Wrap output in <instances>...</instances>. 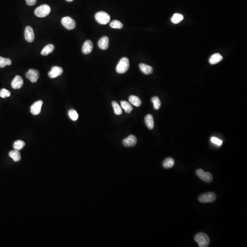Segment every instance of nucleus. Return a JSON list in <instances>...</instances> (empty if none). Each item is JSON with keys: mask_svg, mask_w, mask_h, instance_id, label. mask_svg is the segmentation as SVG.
Wrapping results in <instances>:
<instances>
[{"mask_svg": "<svg viewBox=\"0 0 247 247\" xmlns=\"http://www.w3.org/2000/svg\"><path fill=\"white\" fill-rule=\"evenodd\" d=\"M63 71L62 67L57 66H53L51 68V71L48 73V76L51 78H55L61 75L62 74Z\"/></svg>", "mask_w": 247, "mask_h": 247, "instance_id": "9b49d317", "label": "nucleus"}, {"mask_svg": "<svg viewBox=\"0 0 247 247\" xmlns=\"http://www.w3.org/2000/svg\"><path fill=\"white\" fill-rule=\"evenodd\" d=\"M174 164V160L172 158H168L164 160L163 167L165 168H170L173 167Z\"/></svg>", "mask_w": 247, "mask_h": 247, "instance_id": "5701e85b", "label": "nucleus"}, {"mask_svg": "<svg viewBox=\"0 0 247 247\" xmlns=\"http://www.w3.org/2000/svg\"><path fill=\"white\" fill-rule=\"evenodd\" d=\"M24 36L26 41L31 43L35 39V34L32 28L30 26H27L25 29Z\"/></svg>", "mask_w": 247, "mask_h": 247, "instance_id": "1a4fd4ad", "label": "nucleus"}, {"mask_svg": "<svg viewBox=\"0 0 247 247\" xmlns=\"http://www.w3.org/2000/svg\"><path fill=\"white\" fill-rule=\"evenodd\" d=\"M24 84L23 78L19 76H16L12 80L11 83L12 88L15 89H21Z\"/></svg>", "mask_w": 247, "mask_h": 247, "instance_id": "ddd939ff", "label": "nucleus"}, {"mask_svg": "<svg viewBox=\"0 0 247 247\" xmlns=\"http://www.w3.org/2000/svg\"><path fill=\"white\" fill-rule=\"evenodd\" d=\"M223 57L219 53H215L210 56L209 59V62L212 65L217 64L219 62L222 61Z\"/></svg>", "mask_w": 247, "mask_h": 247, "instance_id": "dca6fc26", "label": "nucleus"}, {"mask_svg": "<svg viewBox=\"0 0 247 247\" xmlns=\"http://www.w3.org/2000/svg\"><path fill=\"white\" fill-rule=\"evenodd\" d=\"M25 143L24 141L19 140L16 141L13 144V148L15 150L19 151L25 146Z\"/></svg>", "mask_w": 247, "mask_h": 247, "instance_id": "cd10ccee", "label": "nucleus"}, {"mask_svg": "<svg viewBox=\"0 0 247 247\" xmlns=\"http://www.w3.org/2000/svg\"><path fill=\"white\" fill-rule=\"evenodd\" d=\"M26 77L31 82L35 83L39 79V71L35 69H30L26 73Z\"/></svg>", "mask_w": 247, "mask_h": 247, "instance_id": "6e6552de", "label": "nucleus"}, {"mask_svg": "<svg viewBox=\"0 0 247 247\" xmlns=\"http://www.w3.org/2000/svg\"><path fill=\"white\" fill-rule=\"evenodd\" d=\"M152 102L153 104V107L156 110H158L161 106V101L158 97H154L152 98Z\"/></svg>", "mask_w": 247, "mask_h": 247, "instance_id": "bb28decb", "label": "nucleus"}, {"mask_svg": "<svg viewBox=\"0 0 247 247\" xmlns=\"http://www.w3.org/2000/svg\"><path fill=\"white\" fill-rule=\"evenodd\" d=\"M145 121L147 127L149 129H153L154 128V120H153V116L151 114H147L145 117Z\"/></svg>", "mask_w": 247, "mask_h": 247, "instance_id": "a211bd4d", "label": "nucleus"}, {"mask_svg": "<svg viewBox=\"0 0 247 247\" xmlns=\"http://www.w3.org/2000/svg\"><path fill=\"white\" fill-rule=\"evenodd\" d=\"M55 49V46L52 44H49L44 48L41 51L42 55H47L50 53H52Z\"/></svg>", "mask_w": 247, "mask_h": 247, "instance_id": "6ab92c4d", "label": "nucleus"}, {"mask_svg": "<svg viewBox=\"0 0 247 247\" xmlns=\"http://www.w3.org/2000/svg\"><path fill=\"white\" fill-rule=\"evenodd\" d=\"M95 17L98 23L101 24H107L110 21V16L104 12H98L95 14Z\"/></svg>", "mask_w": 247, "mask_h": 247, "instance_id": "20e7f679", "label": "nucleus"}, {"mask_svg": "<svg viewBox=\"0 0 247 247\" xmlns=\"http://www.w3.org/2000/svg\"><path fill=\"white\" fill-rule=\"evenodd\" d=\"M51 11V8L49 5H42L36 9L35 14L38 17H44L47 16L50 14Z\"/></svg>", "mask_w": 247, "mask_h": 247, "instance_id": "7ed1b4c3", "label": "nucleus"}, {"mask_svg": "<svg viewBox=\"0 0 247 247\" xmlns=\"http://www.w3.org/2000/svg\"><path fill=\"white\" fill-rule=\"evenodd\" d=\"M69 116L71 119L73 121H76L78 118L77 113L76 110L74 109H71L69 111Z\"/></svg>", "mask_w": 247, "mask_h": 247, "instance_id": "c756f323", "label": "nucleus"}, {"mask_svg": "<svg viewBox=\"0 0 247 247\" xmlns=\"http://www.w3.org/2000/svg\"><path fill=\"white\" fill-rule=\"evenodd\" d=\"M43 103V101L41 100L35 102L31 107V113L35 116L39 114L41 112Z\"/></svg>", "mask_w": 247, "mask_h": 247, "instance_id": "9d476101", "label": "nucleus"}, {"mask_svg": "<svg viewBox=\"0 0 247 247\" xmlns=\"http://www.w3.org/2000/svg\"><path fill=\"white\" fill-rule=\"evenodd\" d=\"M11 95V92L5 89H3L0 90V97L2 98L9 97Z\"/></svg>", "mask_w": 247, "mask_h": 247, "instance_id": "7c9ffc66", "label": "nucleus"}, {"mask_svg": "<svg viewBox=\"0 0 247 247\" xmlns=\"http://www.w3.org/2000/svg\"><path fill=\"white\" fill-rule=\"evenodd\" d=\"M137 143L136 138L134 135H131L123 140V144L126 147L135 146Z\"/></svg>", "mask_w": 247, "mask_h": 247, "instance_id": "f8f14e48", "label": "nucleus"}, {"mask_svg": "<svg viewBox=\"0 0 247 247\" xmlns=\"http://www.w3.org/2000/svg\"><path fill=\"white\" fill-rule=\"evenodd\" d=\"M139 67L141 71L145 74H151L153 72V70L152 67L147 64L141 63L139 65Z\"/></svg>", "mask_w": 247, "mask_h": 247, "instance_id": "f3484780", "label": "nucleus"}, {"mask_svg": "<svg viewBox=\"0 0 247 247\" xmlns=\"http://www.w3.org/2000/svg\"><path fill=\"white\" fill-rule=\"evenodd\" d=\"M217 196L212 192L202 194L199 198V200L201 203H209L212 202L216 200Z\"/></svg>", "mask_w": 247, "mask_h": 247, "instance_id": "0eeeda50", "label": "nucleus"}, {"mask_svg": "<svg viewBox=\"0 0 247 247\" xmlns=\"http://www.w3.org/2000/svg\"><path fill=\"white\" fill-rule=\"evenodd\" d=\"M93 49V44L91 40H88L84 42L82 47L83 54H89L91 53Z\"/></svg>", "mask_w": 247, "mask_h": 247, "instance_id": "4468645a", "label": "nucleus"}, {"mask_svg": "<svg viewBox=\"0 0 247 247\" xmlns=\"http://www.w3.org/2000/svg\"><path fill=\"white\" fill-rule=\"evenodd\" d=\"M120 104L121 107L124 109L126 113H130L131 111L133 109V107L129 103L125 101H121L120 102Z\"/></svg>", "mask_w": 247, "mask_h": 247, "instance_id": "4be33fe9", "label": "nucleus"}, {"mask_svg": "<svg viewBox=\"0 0 247 247\" xmlns=\"http://www.w3.org/2000/svg\"><path fill=\"white\" fill-rule=\"evenodd\" d=\"M129 66V60L127 58L124 57L120 60L117 66V72L120 74L125 73L128 70Z\"/></svg>", "mask_w": 247, "mask_h": 247, "instance_id": "f03ea898", "label": "nucleus"}, {"mask_svg": "<svg viewBox=\"0 0 247 247\" xmlns=\"http://www.w3.org/2000/svg\"><path fill=\"white\" fill-rule=\"evenodd\" d=\"M109 39L107 36H104L99 39L98 42V46L100 49L105 50L108 49L109 47Z\"/></svg>", "mask_w": 247, "mask_h": 247, "instance_id": "2eb2a0df", "label": "nucleus"}, {"mask_svg": "<svg viewBox=\"0 0 247 247\" xmlns=\"http://www.w3.org/2000/svg\"><path fill=\"white\" fill-rule=\"evenodd\" d=\"M194 240L200 247H208L210 243L209 237L205 233H198L195 236Z\"/></svg>", "mask_w": 247, "mask_h": 247, "instance_id": "f257e3e1", "label": "nucleus"}, {"mask_svg": "<svg viewBox=\"0 0 247 247\" xmlns=\"http://www.w3.org/2000/svg\"><path fill=\"white\" fill-rule=\"evenodd\" d=\"M183 16L179 13H175L171 18V21L174 24H179L183 20Z\"/></svg>", "mask_w": 247, "mask_h": 247, "instance_id": "b1692460", "label": "nucleus"}, {"mask_svg": "<svg viewBox=\"0 0 247 247\" xmlns=\"http://www.w3.org/2000/svg\"><path fill=\"white\" fill-rule=\"evenodd\" d=\"M12 64V61L10 59L5 58L0 56V67L3 68L6 66H10Z\"/></svg>", "mask_w": 247, "mask_h": 247, "instance_id": "393cba45", "label": "nucleus"}, {"mask_svg": "<svg viewBox=\"0 0 247 247\" xmlns=\"http://www.w3.org/2000/svg\"><path fill=\"white\" fill-rule=\"evenodd\" d=\"M26 4L28 6H33L37 2V0H25Z\"/></svg>", "mask_w": 247, "mask_h": 247, "instance_id": "473e14b6", "label": "nucleus"}, {"mask_svg": "<svg viewBox=\"0 0 247 247\" xmlns=\"http://www.w3.org/2000/svg\"><path fill=\"white\" fill-rule=\"evenodd\" d=\"M66 1H68V2H71V1H73V0H66Z\"/></svg>", "mask_w": 247, "mask_h": 247, "instance_id": "72a5a7b5", "label": "nucleus"}, {"mask_svg": "<svg viewBox=\"0 0 247 247\" xmlns=\"http://www.w3.org/2000/svg\"><path fill=\"white\" fill-rule=\"evenodd\" d=\"M129 102L136 107H139L141 104V101L139 98L134 95H131L129 98Z\"/></svg>", "mask_w": 247, "mask_h": 247, "instance_id": "aec40b11", "label": "nucleus"}, {"mask_svg": "<svg viewBox=\"0 0 247 247\" xmlns=\"http://www.w3.org/2000/svg\"><path fill=\"white\" fill-rule=\"evenodd\" d=\"M196 174L200 179L206 183L212 182L213 177L209 172H205L201 169H199L196 171Z\"/></svg>", "mask_w": 247, "mask_h": 247, "instance_id": "39448f33", "label": "nucleus"}, {"mask_svg": "<svg viewBox=\"0 0 247 247\" xmlns=\"http://www.w3.org/2000/svg\"><path fill=\"white\" fill-rule=\"evenodd\" d=\"M9 156L10 158H12L15 162H18L20 160L21 154L19 151L15 150L12 151L9 153Z\"/></svg>", "mask_w": 247, "mask_h": 247, "instance_id": "412c9836", "label": "nucleus"}, {"mask_svg": "<svg viewBox=\"0 0 247 247\" xmlns=\"http://www.w3.org/2000/svg\"><path fill=\"white\" fill-rule=\"evenodd\" d=\"M61 22L63 26L68 30L74 29L76 27V22L70 17H63Z\"/></svg>", "mask_w": 247, "mask_h": 247, "instance_id": "423d86ee", "label": "nucleus"}, {"mask_svg": "<svg viewBox=\"0 0 247 247\" xmlns=\"http://www.w3.org/2000/svg\"><path fill=\"white\" fill-rule=\"evenodd\" d=\"M211 141L213 143L218 145V146H221L222 143V141L221 140L219 139L218 138L216 137H212L211 138Z\"/></svg>", "mask_w": 247, "mask_h": 247, "instance_id": "2f4dec72", "label": "nucleus"}, {"mask_svg": "<svg viewBox=\"0 0 247 247\" xmlns=\"http://www.w3.org/2000/svg\"><path fill=\"white\" fill-rule=\"evenodd\" d=\"M112 104L113 107L115 114L118 115V116L122 114V111L121 108H120L119 104L117 103L116 102L113 101L112 102Z\"/></svg>", "mask_w": 247, "mask_h": 247, "instance_id": "a878e982", "label": "nucleus"}, {"mask_svg": "<svg viewBox=\"0 0 247 247\" xmlns=\"http://www.w3.org/2000/svg\"><path fill=\"white\" fill-rule=\"evenodd\" d=\"M110 26L113 28H117V29H121L123 26V24L117 20H114L111 22L110 24Z\"/></svg>", "mask_w": 247, "mask_h": 247, "instance_id": "c85d7f7f", "label": "nucleus"}]
</instances>
